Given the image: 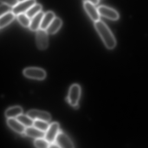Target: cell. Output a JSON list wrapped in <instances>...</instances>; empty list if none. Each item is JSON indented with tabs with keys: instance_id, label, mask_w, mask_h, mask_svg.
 Wrapping results in <instances>:
<instances>
[{
	"instance_id": "obj_1",
	"label": "cell",
	"mask_w": 148,
	"mask_h": 148,
	"mask_svg": "<svg viewBox=\"0 0 148 148\" xmlns=\"http://www.w3.org/2000/svg\"><path fill=\"white\" fill-rule=\"evenodd\" d=\"M94 26L106 47L109 49H113L116 45V39L105 23L99 20L95 22Z\"/></svg>"
},
{
	"instance_id": "obj_2",
	"label": "cell",
	"mask_w": 148,
	"mask_h": 148,
	"mask_svg": "<svg viewBox=\"0 0 148 148\" xmlns=\"http://www.w3.org/2000/svg\"><path fill=\"white\" fill-rule=\"evenodd\" d=\"M48 33L46 30L40 28L36 32V41L37 47L39 50H44L48 46Z\"/></svg>"
},
{
	"instance_id": "obj_3",
	"label": "cell",
	"mask_w": 148,
	"mask_h": 148,
	"mask_svg": "<svg viewBox=\"0 0 148 148\" xmlns=\"http://www.w3.org/2000/svg\"><path fill=\"white\" fill-rule=\"evenodd\" d=\"M24 75L29 78L41 80L46 76V72L43 69L36 67L26 68L23 72Z\"/></svg>"
},
{
	"instance_id": "obj_4",
	"label": "cell",
	"mask_w": 148,
	"mask_h": 148,
	"mask_svg": "<svg viewBox=\"0 0 148 148\" xmlns=\"http://www.w3.org/2000/svg\"><path fill=\"white\" fill-rule=\"evenodd\" d=\"M81 93V88L79 85H73L69 90L67 100L70 105L74 107L78 105Z\"/></svg>"
},
{
	"instance_id": "obj_5",
	"label": "cell",
	"mask_w": 148,
	"mask_h": 148,
	"mask_svg": "<svg viewBox=\"0 0 148 148\" xmlns=\"http://www.w3.org/2000/svg\"><path fill=\"white\" fill-rule=\"evenodd\" d=\"M36 4V0H26L19 2L13 8L12 12L15 15L22 13H26L34 5Z\"/></svg>"
},
{
	"instance_id": "obj_6",
	"label": "cell",
	"mask_w": 148,
	"mask_h": 148,
	"mask_svg": "<svg viewBox=\"0 0 148 148\" xmlns=\"http://www.w3.org/2000/svg\"><path fill=\"white\" fill-rule=\"evenodd\" d=\"M60 132V126L58 123L54 122L49 125L45 132V138L50 143L55 142L57 136Z\"/></svg>"
},
{
	"instance_id": "obj_7",
	"label": "cell",
	"mask_w": 148,
	"mask_h": 148,
	"mask_svg": "<svg viewBox=\"0 0 148 148\" xmlns=\"http://www.w3.org/2000/svg\"><path fill=\"white\" fill-rule=\"evenodd\" d=\"M97 9L100 15L106 18L116 21L119 18L118 13L116 10L110 8L106 6H100Z\"/></svg>"
},
{
	"instance_id": "obj_8",
	"label": "cell",
	"mask_w": 148,
	"mask_h": 148,
	"mask_svg": "<svg viewBox=\"0 0 148 148\" xmlns=\"http://www.w3.org/2000/svg\"><path fill=\"white\" fill-rule=\"evenodd\" d=\"M55 143L58 145L59 148H74L73 143L69 137L62 132L60 131L56 137Z\"/></svg>"
},
{
	"instance_id": "obj_9",
	"label": "cell",
	"mask_w": 148,
	"mask_h": 148,
	"mask_svg": "<svg viewBox=\"0 0 148 148\" xmlns=\"http://www.w3.org/2000/svg\"><path fill=\"white\" fill-rule=\"evenodd\" d=\"M27 115L34 120H43L49 122L51 119V116L48 112L38 110H31L27 112Z\"/></svg>"
},
{
	"instance_id": "obj_10",
	"label": "cell",
	"mask_w": 148,
	"mask_h": 148,
	"mask_svg": "<svg viewBox=\"0 0 148 148\" xmlns=\"http://www.w3.org/2000/svg\"><path fill=\"white\" fill-rule=\"evenodd\" d=\"M84 6L85 10L93 21L96 22L99 20L100 14L95 5L86 1L84 2Z\"/></svg>"
},
{
	"instance_id": "obj_11",
	"label": "cell",
	"mask_w": 148,
	"mask_h": 148,
	"mask_svg": "<svg viewBox=\"0 0 148 148\" xmlns=\"http://www.w3.org/2000/svg\"><path fill=\"white\" fill-rule=\"evenodd\" d=\"M8 126L14 131L20 134H25L26 127L16 118H9L7 121Z\"/></svg>"
},
{
	"instance_id": "obj_12",
	"label": "cell",
	"mask_w": 148,
	"mask_h": 148,
	"mask_svg": "<svg viewBox=\"0 0 148 148\" xmlns=\"http://www.w3.org/2000/svg\"><path fill=\"white\" fill-rule=\"evenodd\" d=\"M26 136L33 138H45V132L37 129L34 126L26 127L25 132Z\"/></svg>"
},
{
	"instance_id": "obj_13",
	"label": "cell",
	"mask_w": 148,
	"mask_h": 148,
	"mask_svg": "<svg viewBox=\"0 0 148 148\" xmlns=\"http://www.w3.org/2000/svg\"><path fill=\"white\" fill-rule=\"evenodd\" d=\"M44 14H45L43 12H40L31 19V23L29 26V28L31 31L35 32L38 31L40 28V25Z\"/></svg>"
},
{
	"instance_id": "obj_14",
	"label": "cell",
	"mask_w": 148,
	"mask_h": 148,
	"mask_svg": "<svg viewBox=\"0 0 148 148\" xmlns=\"http://www.w3.org/2000/svg\"><path fill=\"white\" fill-rule=\"evenodd\" d=\"M62 24V21L61 20L60 18L56 17L46 30L48 34H54L60 29Z\"/></svg>"
},
{
	"instance_id": "obj_15",
	"label": "cell",
	"mask_w": 148,
	"mask_h": 148,
	"mask_svg": "<svg viewBox=\"0 0 148 148\" xmlns=\"http://www.w3.org/2000/svg\"><path fill=\"white\" fill-rule=\"evenodd\" d=\"M23 110L19 106L10 107L6 110L5 115L8 119L17 118L19 116L22 114Z\"/></svg>"
},
{
	"instance_id": "obj_16",
	"label": "cell",
	"mask_w": 148,
	"mask_h": 148,
	"mask_svg": "<svg viewBox=\"0 0 148 148\" xmlns=\"http://www.w3.org/2000/svg\"><path fill=\"white\" fill-rule=\"evenodd\" d=\"M15 15L12 12H11L2 16H1V18H0L1 29H2L10 24L14 20Z\"/></svg>"
},
{
	"instance_id": "obj_17",
	"label": "cell",
	"mask_w": 148,
	"mask_h": 148,
	"mask_svg": "<svg viewBox=\"0 0 148 148\" xmlns=\"http://www.w3.org/2000/svg\"><path fill=\"white\" fill-rule=\"evenodd\" d=\"M55 18V14L52 12L46 13L42 19L40 28L46 30Z\"/></svg>"
},
{
	"instance_id": "obj_18",
	"label": "cell",
	"mask_w": 148,
	"mask_h": 148,
	"mask_svg": "<svg viewBox=\"0 0 148 148\" xmlns=\"http://www.w3.org/2000/svg\"><path fill=\"white\" fill-rule=\"evenodd\" d=\"M16 119L26 127L33 126L34 120L32 119L27 115H23L22 114H21Z\"/></svg>"
},
{
	"instance_id": "obj_19",
	"label": "cell",
	"mask_w": 148,
	"mask_h": 148,
	"mask_svg": "<svg viewBox=\"0 0 148 148\" xmlns=\"http://www.w3.org/2000/svg\"><path fill=\"white\" fill-rule=\"evenodd\" d=\"M42 8V6L40 4H35L26 12V14L30 18L32 19L39 13L41 12Z\"/></svg>"
},
{
	"instance_id": "obj_20",
	"label": "cell",
	"mask_w": 148,
	"mask_h": 148,
	"mask_svg": "<svg viewBox=\"0 0 148 148\" xmlns=\"http://www.w3.org/2000/svg\"><path fill=\"white\" fill-rule=\"evenodd\" d=\"M17 20L20 24L24 27H27L30 26L31 20L26 13H22L17 15Z\"/></svg>"
},
{
	"instance_id": "obj_21",
	"label": "cell",
	"mask_w": 148,
	"mask_h": 148,
	"mask_svg": "<svg viewBox=\"0 0 148 148\" xmlns=\"http://www.w3.org/2000/svg\"><path fill=\"white\" fill-rule=\"evenodd\" d=\"M50 125L48 122L43 120H35L34 122L33 126L37 129L46 132L49 128Z\"/></svg>"
},
{
	"instance_id": "obj_22",
	"label": "cell",
	"mask_w": 148,
	"mask_h": 148,
	"mask_svg": "<svg viewBox=\"0 0 148 148\" xmlns=\"http://www.w3.org/2000/svg\"><path fill=\"white\" fill-rule=\"evenodd\" d=\"M34 146L37 148H49L50 143L45 138H36L34 142Z\"/></svg>"
},
{
	"instance_id": "obj_23",
	"label": "cell",
	"mask_w": 148,
	"mask_h": 148,
	"mask_svg": "<svg viewBox=\"0 0 148 148\" xmlns=\"http://www.w3.org/2000/svg\"><path fill=\"white\" fill-rule=\"evenodd\" d=\"M13 8L8 5L1 3L0 8V14L1 16L4 15L9 12H12Z\"/></svg>"
},
{
	"instance_id": "obj_24",
	"label": "cell",
	"mask_w": 148,
	"mask_h": 148,
	"mask_svg": "<svg viewBox=\"0 0 148 148\" xmlns=\"http://www.w3.org/2000/svg\"><path fill=\"white\" fill-rule=\"evenodd\" d=\"M1 3L8 5L12 8L15 7L19 2L18 0H0Z\"/></svg>"
},
{
	"instance_id": "obj_25",
	"label": "cell",
	"mask_w": 148,
	"mask_h": 148,
	"mask_svg": "<svg viewBox=\"0 0 148 148\" xmlns=\"http://www.w3.org/2000/svg\"><path fill=\"white\" fill-rule=\"evenodd\" d=\"M90 3H92L94 5H97L99 3V0H86Z\"/></svg>"
},
{
	"instance_id": "obj_26",
	"label": "cell",
	"mask_w": 148,
	"mask_h": 148,
	"mask_svg": "<svg viewBox=\"0 0 148 148\" xmlns=\"http://www.w3.org/2000/svg\"><path fill=\"white\" fill-rule=\"evenodd\" d=\"M49 148H59L58 145L55 142L51 143L49 145Z\"/></svg>"
},
{
	"instance_id": "obj_27",
	"label": "cell",
	"mask_w": 148,
	"mask_h": 148,
	"mask_svg": "<svg viewBox=\"0 0 148 148\" xmlns=\"http://www.w3.org/2000/svg\"><path fill=\"white\" fill-rule=\"evenodd\" d=\"M19 2H21V1H26V0H18Z\"/></svg>"
}]
</instances>
